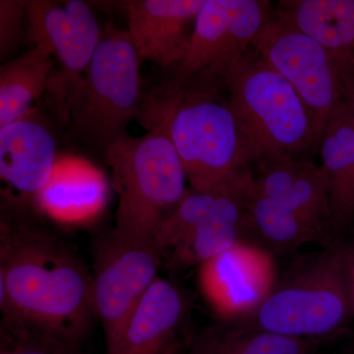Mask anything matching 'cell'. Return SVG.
I'll return each mask as SVG.
<instances>
[{
    "label": "cell",
    "mask_w": 354,
    "mask_h": 354,
    "mask_svg": "<svg viewBox=\"0 0 354 354\" xmlns=\"http://www.w3.org/2000/svg\"><path fill=\"white\" fill-rule=\"evenodd\" d=\"M198 281L221 324H232L250 315L277 279L269 251L241 243L200 265Z\"/></svg>",
    "instance_id": "7c38bea8"
},
{
    "label": "cell",
    "mask_w": 354,
    "mask_h": 354,
    "mask_svg": "<svg viewBox=\"0 0 354 354\" xmlns=\"http://www.w3.org/2000/svg\"><path fill=\"white\" fill-rule=\"evenodd\" d=\"M92 256L95 313L106 354H113L140 301L158 278L162 258L155 242L128 239L113 228L95 239Z\"/></svg>",
    "instance_id": "30bf717a"
},
{
    "label": "cell",
    "mask_w": 354,
    "mask_h": 354,
    "mask_svg": "<svg viewBox=\"0 0 354 354\" xmlns=\"http://www.w3.org/2000/svg\"><path fill=\"white\" fill-rule=\"evenodd\" d=\"M223 83L249 165L319 149L320 135L301 97L253 48Z\"/></svg>",
    "instance_id": "3957f363"
},
{
    "label": "cell",
    "mask_w": 354,
    "mask_h": 354,
    "mask_svg": "<svg viewBox=\"0 0 354 354\" xmlns=\"http://www.w3.org/2000/svg\"><path fill=\"white\" fill-rule=\"evenodd\" d=\"M274 12L271 2L263 0H206L183 59L167 71L171 77L162 88H180L199 78L223 82Z\"/></svg>",
    "instance_id": "9c48e42d"
},
{
    "label": "cell",
    "mask_w": 354,
    "mask_h": 354,
    "mask_svg": "<svg viewBox=\"0 0 354 354\" xmlns=\"http://www.w3.org/2000/svg\"><path fill=\"white\" fill-rule=\"evenodd\" d=\"M255 236L248 203L218 189L187 191L155 237L171 271L201 265Z\"/></svg>",
    "instance_id": "52a82bcc"
},
{
    "label": "cell",
    "mask_w": 354,
    "mask_h": 354,
    "mask_svg": "<svg viewBox=\"0 0 354 354\" xmlns=\"http://www.w3.org/2000/svg\"><path fill=\"white\" fill-rule=\"evenodd\" d=\"M314 346L307 339L220 323L188 335L183 354H312Z\"/></svg>",
    "instance_id": "d6986e66"
},
{
    "label": "cell",
    "mask_w": 354,
    "mask_h": 354,
    "mask_svg": "<svg viewBox=\"0 0 354 354\" xmlns=\"http://www.w3.org/2000/svg\"><path fill=\"white\" fill-rule=\"evenodd\" d=\"M0 354H81V346L1 319Z\"/></svg>",
    "instance_id": "7402d4cb"
},
{
    "label": "cell",
    "mask_w": 354,
    "mask_h": 354,
    "mask_svg": "<svg viewBox=\"0 0 354 354\" xmlns=\"http://www.w3.org/2000/svg\"><path fill=\"white\" fill-rule=\"evenodd\" d=\"M354 316L344 243L295 263L239 327L315 342L335 337Z\"/></svg>",
    "instance_id": "277c9868"
},
{
    "label": "cell",
    "mask_w": 354,
    "mask_h": 354,
    "mask_svg": "<svg viewBox=\"0 0 354 354\" xmlns=\"http://www.w3.org/2000/svg\"><path fill=\"white\" fill-rule=\"evenodd\" d=\"M248 209L256 237L276 252H291L309 242L330 241L322 223L257 193Z\"/></svg>",
    "instance_id": "44dd1931"
},
{
    "label": "cell",
    "mask_w": 354,
    "mask_h": 354,
    "mask_svg": "<svg viewBox=\"0 0 354 354\" xmlns=\"http://www.w3.org/2000/svg\"><path fill=\"white\" fill-rule=\"evenodd\" d=\"M189 311L187 295L176 281L158 277L130 318L113 354H183L179 339Z\"/></svg>",
    "instance_id": "9a60e30c"
},
{
    "label": "cell",
    "mask_w": 354,
    "mask_h": 354,
    "mask_svg": "<svg viewBox=\"0 0 354 354\" xmlns=\"http://www.w3.org/2000/svg\"><path fill=\"white\" fill-rule=\"evenodd\" d=\"M140 59L127 30L108 28L65 100L62 118L76 138L104 151L143 109Z\"/></svg>",
    "instance_id": "8992f818"
},
{
    "label": "cell",
    "mask_w": 354,
    "mask_h": 354,
    "mask_svg": "<svg viewBox=\"0 0 354 354\" xmlns=\"http://www.w3.org/2000/svg\"><path fill=\"white\" fill-rule=\"evenodd\" d=\"M225 83L195 79L174 90H160L143 104L145 127L162 120L180 158L188 186L218 189L250 202L255 177L242 151L241 137Z\"/></svg>",
    "instance_id": "7a4b0ae2"
},
{
    "label": "cell",
    "mask_w": 354,
    "mask_h": 354,
    "mask_svg": "<svg viewBox=\"0 0 354 354\" xmlns=\"http://www.w3.org/2000/svg\"><path fill=\"white\" fill-rule=\"evenodd\" d=\"M274 15L321 44L354 78V0H281Z\"/></svg>",
    "instance_id": "ac0fdd59"
},
{
    "label": "cell",
    "mask_w": 354,
    "mask_h": 354,
    "mask_svg": "<svg viewBox=\"0 0 354 354\" xmlns=\"http://www.w3.org/2000/svg\"><path fill=\"white\" fill-rule=\"evenodd\" d=\"M27 12V1H0V57L4 59L19 46L23 37V20Z\"/></svg>",
    "instance_id": "603a6c76"
},
{
    "label": "cell",
    "mask_w": 354,
    "mask_h": 354,
    "mask_svg": "<svg viewBox=\"0 0 354 354\" xmlns=\"http://www.w3.org/2000/svg\"><path fill=\"white\" fill-rule=\"evenodd\" d=\"M55 160V136L36 109L0 127V176L18 193L6 211L28 212L29 200L50 183Z\"/></svg>",
    "instance_id": "4fadbf2b"
},
{
    "label": "cell",
    "mask_w": 354,
    "mask_h": 354,
    "mask_svg": "<svg viewBox=\"0 0 354 354\" xmlns=\"http://www.w3.org/2000/svg\"><path fill=\"white\" fill-rule=\"evenodd\" d=\"M2 319L82 344L97 318L92 270L68 242L28 213L0 225Z\"/></svg>",
    "instance_id": "6da1fadb"
},
{
    "label": "cell",
    "mask_w": 354,
    "mask_h": 354,
    "mask_svg": "<svg viewBox=\"0 0 354 354\" xmlns=\"http://www.w3.org/2000/svg\"><path fill=\"white\" fill-rule=\"evenodd\" d=\"M53 55L35 46L0 68V127L19 120L48 90L53 74Z\"/></svg>",
    "instance_id": "ffe728a7"
},
{
    "label": "cell",
    "mask_w": 354,
    "mask_h": 354,
    "mask_svg": "<svg viewBox=\"0 0 354 354\" xmlns=\"http://www.w3.org/2000/svg\"><path fill=\"white\" fill-rule=\"evenodd\" d=\"M346 268H348L349 286L354 308V244L344 243Z\"/></svg>",
    "instance_id": "cb8c5ba5"
},
{
    "label": "cell",
    "mask_w": 354,
    "mask_h": 354,
    "mask_svg": "<svg viewBox=\"0 0 354 354\" xmlns=\"http://www.w3.org/2000/svg\"><path fill=\"white\" fill-rule=\"evenodd\" d=\"M145 127L149 132L144 136L125 134L102 152L118 196L114 232L155 242L187 191V176L164 121Z\"/></svg>",
    "instance_id": "5b68a950"
},
{
    "label": "cell",
    "mask_w": 354,
    "mask_h": 354,
    "mask_svg": "<svg viewBox=\"0 0 354 354\" xmlns=\"http://www.w3.org/2000/svg\"><path fill=\"white\" fill-rule=\"evenodd\" d=\"M252 48L292 86L322 137L335 106L351 100L354 78L321 44L274 12L256 35Z\"/></svg>",
    "instance_id": "ba28073f"
},
{
    "label": "cell",
    "mask_w": 354,
    "mask_h": 354,
    "mask_svg": "<svg viewBox=\"0 0 354 354\" xmlns=\"http://www.w3.org/2000/svg\"><path fill=\"white\" fill-rule=\"evenodd\" d=\"M322 167L330 183L328 234L354 227V113L344 101L330 113L319 145Z\"/></svg>",
    "instance_id": "e0dca14e"
},
{
    "label": "cell",
    "mask_w": 354,
    "mask_h": 354,
    "mask_svg": "<svg viewBox=\"0 0 354 354\" xmlns=\"http://www.w3.org/2000/svg\"><path fill=\"white\" fill-rule=\"evenodd\" d=\"M28 38L43 46L59 62L51 74L48 92L53 109L64 111L70 88L83 75L102 35L92 8L83 0L27 1Z\"/></svg>",
    "instance_id": "8fae6325"
},
{
    "label": "cell",
    "mask_w": 354,
    "mask_h": 354,
    "mask_svg": "<svg viewBox=\"0 0 354 354\" xmlns=\"http://www.w3.org/2000/svg\"><path fill=\"white\" fill-rule=\"evenodd\" d=\"M349 102H351V106H353V111L354 113V88L353 91V94H351V100H349Z\"/></svg>",
    "instance_id": "d4e9b609"
},
{
    "label": "cell",
    "mask_w": 354,
    "mask_h": 354,
    "mask_svg": "<svg viewBox=\"0 0 354 354\" xmlns=\"http://www.w3.org/2000/svg\"><path fill=\"white\" fill-rule=\"evenodd\" d=\"M256 193L322 223L330 218V183L322 165L302 158H270L257 165Z\"/></svg>",
    "instance_id": "2e32d148"
},
{
    "label": "cell",
    "mask_w": 354,
    "mask_h": 354,
    "mask_svg": "<svg viewBox=\"0 0 354 354\" xmlns=\"http://www.w3.org/2000/svg\"><path fill=\"white\" fill-rule=\"evenodd\" d=\"M206 0H134L122 2L128 34L140 59L169 71L184 57L186 26L196 19Z\"/></svg>",
    "instance_id": "5bb4252c"
},
{
    "label": "cell",
    "mask_w": 354,
    "mask_h": 354,
    "mask_svg": "<svg viewBox=\"0 0 354 354\" xmlns=\"http://www.w3.org/2000/svg\"><path fill=\"white\" fill-rule=\"evenodd\" d=\"M344 354H354V344L353 346H351V348L348 349V351Z\"/></svg>",
    "instance_id": "484cf974"
}]
</instances>
